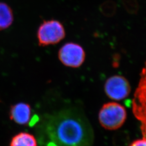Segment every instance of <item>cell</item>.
Instances as JSON below:
<instances>
[{
    "label": "cell",
    "instance_id": "6da1fadb",
    "mask_svg": "<svg viewBox=\"0 0 146 146\" xmlns=\"http://www.w3.org/2000/svg\"><path fill=\"white\" fill-rule=\"evenodd\" d=\"M40 131L46 146H92L94 141L93 129L88 120L75 108L46 117Z\"/></svg>",
    "mask_w": 146,
    "mask_h": 146
},
{
    "label": "cell",
    "instance_id": "7a4b0ae2",
    "mask_svg": "<svg viewBox=\"0 0 146 146\" xmlns=\"http://www.w3.org/2000/svg\"><path fill=\"white\" fill-rule=\"evenodd\" d=\"M127 118L125 108L116 102H108L103 105L99 114L101 125L107 130H116L124 124Z\"/></svg>",
    "mask_w": 146,
    "mask_h": 146
},
{
    "label": "cell",
    "instance_id": "3957f363",
    "mask_svg": "<svg viewBox=\"0 0 146 146\" xmlns=\"http://www.w3.org/2000/svg\"><path fill=\"white\" fill-rule=\"evenodd\" d=\"M133 113L140 123L143 137L146 139V62L132 101Z\"/></svg>",
    "mask_w": 146,
    "mask_h": 146
},
{
    "label": "cell",
    "instance_id": "277c9868",
    "mask_svg": "<svg viewBox=\"0 0 146 146\" xmlns=\"http://www.w3.org/2000/svg\"><path fill=\"white\" fill-rule=\"evenodd\" d=\"M65 36V29L62 24L56 20L43 21L37 32L38 44L42 47L57 44Z\"/></svg>",
    "mask_w": 146,
    "mask_h": 146
},
{
    "label": "cell",
    "instance_id": "5b68a950",
    "mask_svg": "<svg viewBox=\"0 0 146 146\" xmlns=\"http://www.w3.org/2000/svg\"><path fill=\"white\" fill-rule=\"evenodd\" d=\"M58 56L64 66L72 68L80 67L84 62L86 56L82 47L73 42L64 44L60 49Z\"/></svg>",
    "mask_w": 146,
    "mask_h": 146
},
{
    "label": "cell",
    "instance_id": "8992f818",
    "mask_svg": "<svg viewBox=\"0 0 146 146\" xmlns=\"http://www.w3.org/2000/svg\"><path fill=\"white\" fill-rule=\"evenodd\" d=\"M104 91L110 99L121 100L125 99L130 94L131 86L125 77L121 75H114L106 81Z\"/></svg>",
    "mask_w": 146,
    "mask_h": 146
},
{
    "label": "cell",
    "instance_id": "52a82bcc",
    "mask_svg": "<svg viewBox=\"0 0 146 146\" xmlns=\"http://www.w3.org/2000/svg\"><path fill=\"white\" fill-rule=\"evenodd\" d=\"M11 120L21 125H26L31 117V108L29 104L19 103L11 107L10 111Z\"/></svg>",
    "mask_w": 146,
    "mask_h": 146
},
{
    "label": "cell",
    "instance_id": "ba28073f",
    "mask_svg": "<svg viewBox=\"0 0 146 146\" xmlns=\"http://www.w3.org/2000/svg\"><path fill=\"white\" fill-rule=\"evenodd\" d=\"M14 22V14L11 7L0 2V31L8 29Z\"/></svg>",
    "mask_w": 146,
    "mask_h": 146
},
{
    "label": "cell",
    "instance_id": "9c48e42d",
    "mask_svg": "<svg viewBox=\"0 0 146 146\" xmlns=\"http://www.w3.org/2000/svg\"><path fill=\"white\" fill-rule=\"evenodd\" d=\"M10 146H37L35 137L27 133H21L15 136Z\"/></svg>",
    "mask_w": 146,
    "mask_h": 146
},
{
    "label": "cell",
    "instance_id": "30bf717a",
    "mask_svg": "<svg viewBox=\"0 0 146 146\" xmlns=\"http://www.w3.org/2000/svg\"><path fill=\"white\" fill-rule=\"evenodd\" d=\"M101 10L105 15H113L116 11V5L112 1H107L101 5Z\"/></svg>",
    "mask_w": 146,
    "mask_h": 146
},
{
    "label": "cell",
    "instance_id": "8fae6325",
    "mask_svg": "<svg viewBox=\"0 0 146 146\" xmlns=\"http://www.w3.org/2000/svg\"><path fill=\"white\" fill-rule=\"evenodd\" d=\"M123 2H125V8L129 11L135 12L138 8V5L136 0H123Z\"/></svg>",
    "mask_w": 146,
    "mask_h": 146
},
{
    "label": "cell",
    "instance_id": "7c38bea8",
    "mask_svg": "<svg viewBox=\"0 0 146 146\" xmlns=\"http://www.w3.org/2000/svg\"><path fill=\"white\" fill-rule=\"evenodd\" d=\"M130 146H146V139L143 137L132 142Z\"/></svg>",
    "mask_w": 146,
    "mask_h": 146
}]
</instances>
